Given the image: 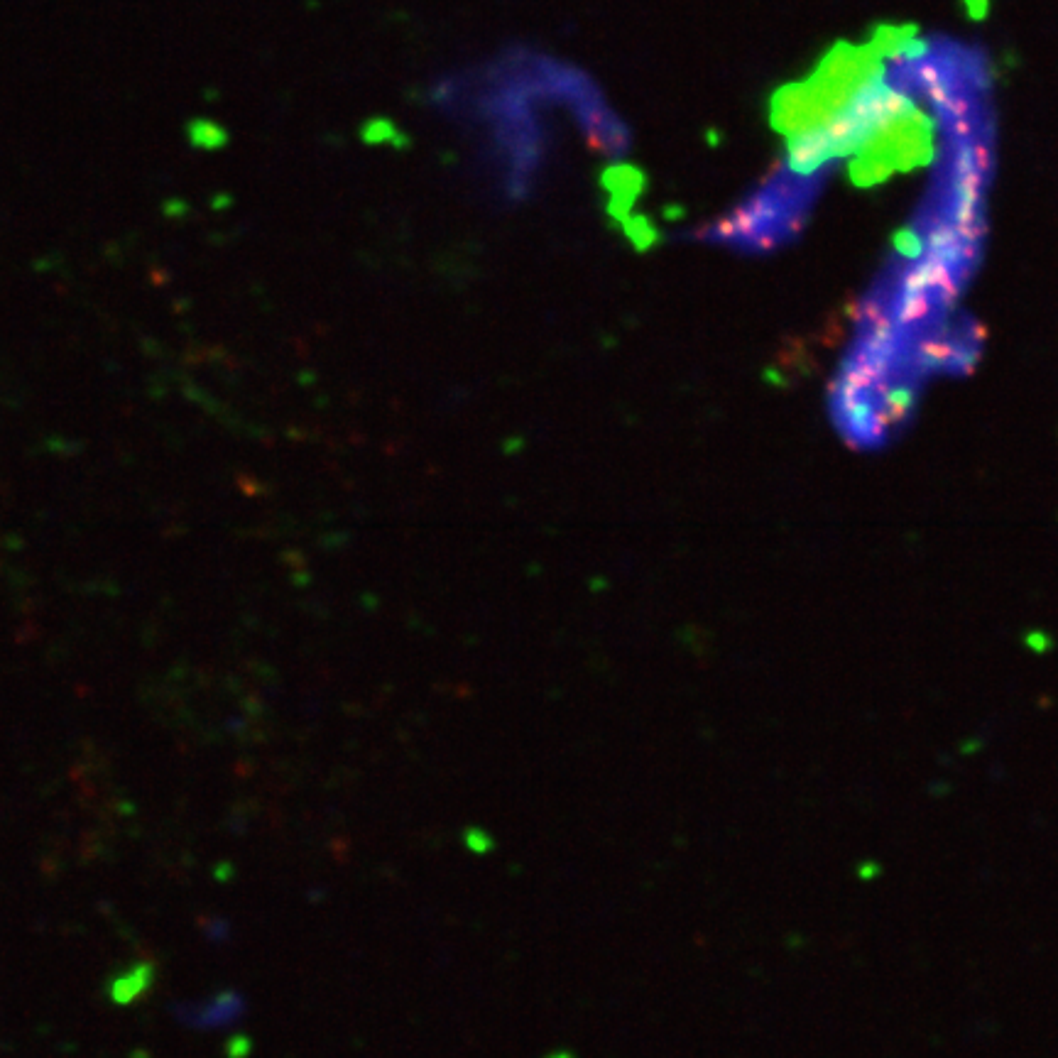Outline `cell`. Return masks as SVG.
Listing matches in <instances>:
<instances>
[{
    "label": "cell",
    "instance_id": "3957f363",
    "mask_svg": "<svg viewBox=\"0 0 1058 1058\" xmlns=\"http://www.w3.org/2000/svg\"><path fill=\"white\" fill-rule=\"evenodd\" d=\"M241 1012V997H236L233 992L218 997L209 1010H194V1022L196 1024H223L231 1022Z\"/></svg>",
    "mask_w": 1058,
    "mask_h": 1058
},
{
    "label": "cell",
    "instance_id": "5b68a950",
    "mask_svg": "<svg viewBox=\"0 0 1058 1058\" xmlns=\"http://www.w3.org/2000/svg\"><path fill=\"white\" fill-rule=\"evenodd\" d=\"M547 1058H574V1054H569V1051H556V1054L547 1056Z\"/></svg>",
    "mask_w": 1058,
    "mask_h": 1058
},
{
    "label": "cell",
    "instance_id": "277c9868",
    "mask_svg": "<svg viewBox=\"0 0 1058 1058\" xmlns=\"http://www.w3.org/2000/svg\"><path fill=\"white\" fill-rule=\"evenodd\" d=\"M985 5H987V0H968V8H970V13L975 15V18H983Z\"/></svg>",
    "mask_w": 1058,
    "mask_h": 1058
},
{
    "label": "cell",
    "instance_id": "7a4b0ae2",
    "mask_svg": "<svg viewBox=\"0 0 1058 1058\" xmlns=\"http://www.w3.org/2000/svg\"><path fill=\"white\" fill-rule=\"evenodd\" d=\"M152 973H155V968H152L150 963L135 965V968H130L128 973H123L121 978L113 980V983H111V997L116 1002L138 1000V997L143 995L147 987H150Z\"/></svg>",
    "mask_w": 1058,
    "mask_h": 1058
},
{
    "label": "cell",
    "instance_id": "6da1fadb",
    "mask_svg": "<svg viewBox=\"0 0 1058 1058\" xmlns=\"http://www.w3.org/2000/svg\"><path fill=\"white\" fill-rule=\"evenodd\" d=\"M811 199L814 187L806 177L784 167L765 179V184L740 201L730 214L698 228L696 238L738 253H767L799 233Z\"/></svg>",
    "mask_w": 1058,
    "mask_h": 1058
}]
</instances>
